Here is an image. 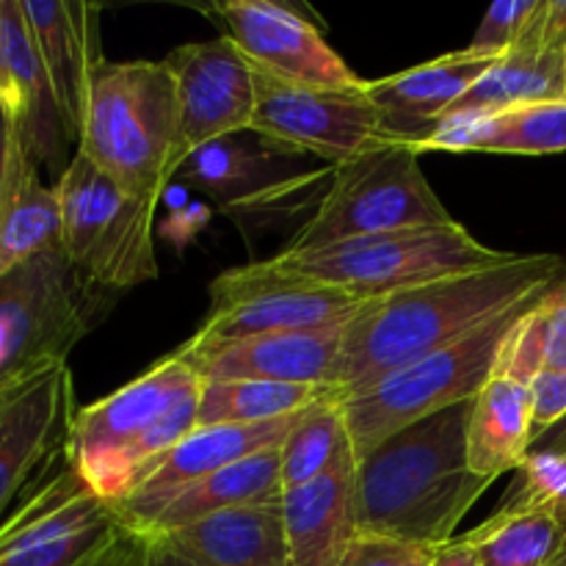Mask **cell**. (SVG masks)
<instances>
[{
  "label": "cell",
  "instance_id": "obj_1",
  "mask_svg": "<svg viewBox=\"0 0 566 566\" xmlns=\"http://www.w3.org/2000/svg\"><path fill=\"white\" fill-rule=\"evenodd\" d=\"M566 276L562 254H517L490 269L426 282L365 304L346 324L329 385L340 401L440 348L473 335L517 304L539 298Z\"/></svg>",
  "mask_w": 566,
  "mask_h": 566
},
{
  "label": "cell",
  "instance_id": "obj_2",
  "mask_svg": "<svg viewBox=\"0 0 566 566\" xmlns=\"http://www.w3.org/2000/svg\"><path fill=\"white\" fill-rule=\"evenodd\" d=\"M473 401L429 415L357 459V531L442 547L495 479L468 459Z\"/></svg>",
  "mask_w": 566,
  "mask_h": 566
},
{
  "label": "cell",
  "instance_id": "obj_3",
  "mask_svg": "<svg viewBox=\"0 0 566 566\" xmlns=\"http://www.w3.org/2000/svg\"><path fill=\"white\" fill-rule=\"evenodd\" d=\"M202 376L180 352L111 396L77 409L64 453L103 501L119 506L197 429Z\"/></svg>",
  "mask_w": 566,
  "mask_h": 566
},
{
  "label": "cell",
  "instance_id": "obj_4",
  "mask_svg": "<svg viewBox=\"0 0 566 566\" xmlns=\"http://www.w3.org/2000/svg\"><path fill=\"white\" fill-rule=\"evenodd\" d=\"M180 111L164 61H99L83 103L77 153L133 199L158 208L180 171Z\"/></svg>",
  "mask_w": 566,
  "mask_h": 566
},
{
  "label": "cell",
  "instance_id": "obj_5",
  "mask_svg": "<svg viewBox=\"0 0 566 566\" xmlns=\"http://www.w3.org/2000/svg\"><path fill=\"white\" fill-rule=\"evenodd\" d=\"M105 310V291L83 280L64 249L0 274V396L64 365Z\"/></svg>",
  "mask_w": 566,
  "mask_h": 566
},
{
  "label": "cell",
  "instance_id": "obj_6",
  "mask_svg": "<svg viewBox=\"0 0 566 566\" xmlns=\"http://www.w3.org/2000/svg\"><path fill=\"white\" fill-rule=\"evenodd\" d=\"M539 298L506 310L453 346L440 348V352L385 376L370 390L340 401L357 459L374 451L396 431L407 429L429 415L473 401L495 374L506 337Z\"/></svg>",
  "mask_w": 566,
  "mask_h": 566
},
{
  "label": "cell",
  "instance_id": "obj_7",
  "mask_svg": "<svg viewBox=\"0 0 566 566\" xmlns=\"http://www.w3.org/2000/svg\"><path fill=\"white\" fill-rule=\"evenodd\" d=\"M506 258H512V252L486 247L459 221L381 232V235L318 249H285L276 254V260L287 269L326 285L343 287L365 302L409 291L426 282L490 269Z\"/></svg>",
  "mask_w": 566,
  "mask_h": 566
},
{
  "label": "cell",
  "instance_id": "obj_8",
  "mask_svg": "<svg viewBox=\"0 0 566 566\" xmlns=\"http://www.w3.org/2000/svg\"><path fill=\"white\" fill-rule=\"evenodd\" d=\"M453 219L431 182L420 155L407 144L381 142L332 169L329 188L313 219L287 249H318L412 227L451 224Z\"/></svg>",
  "mask_w": 566,
  "mask_h": 566
},
{
  "label": "cell",
  "instance_id": "obj_9",
  "mask_svg": "<svg viewBox=\"0 0 566 566\" xmlns=\"http://www.w3.org/2000/svg\"><path fill=\"white\" fill-rule=\"evenodd\" d=\"M61 249L99 291H130L158 276L155 205L133 199L88 158L75 153L55 180Z\"/></svg>",
  "mask_w": 566,
  "mask_h": 566
},
{
  "label": "cell",
  "instance_id": "obj_10",
  "mask_svg": "<svg viewBox=\"0 0 566 566\" xmlns=\"http://www.w3.org/2000/svg\"><path fill=\"white\" fill-rule=\"evenodd\" d=\"M365 304V298L298 274L276 258L260 260L216 276L208 315L188 343L219 346L258 335L326 329L348 324Z\"/></svg>",
  "mask_w": 566,
  "mask_h": 566
},
{
  "label": "cell",
  "instance_id": "obj_11",
  "mask_svg": "<svg viewBox=\"0 0 566 566\" xmlns=\"http://www.w3.org/2000/svg\"><path fill=\"white\" fill-rule=\"evenodd\" d=\"M122 525L114 503L81 479L61 448L36 490L0 525V566H86Z\"/></svg>",
  "mask_w": 566,
  "mask_h": 566
},
{
  "label": "cell",
  "instance_id": "obj_12",
  "mask_svg": "<svg viewBox=\"0 0 566 566\" xmlns=\"http://www.w3.org/2000/svg\"><path fill=\"white\" fill-rule=\"evenodd\" d=\"M254 86L252 130L291 153L324 160L329 169L385 142L381 114L365 88L368 81L357 88H326L254 70Z\"/></svg>",
  "mask_w": 566,
  "mask_h": 566
},
{
  "label": "cell",
  "instance_id": "obj_13",
  "mask_svg": "<svg viewBox=\"0 0 566 566\" xmlns=\"http://www.w3.org/2000/svg\"><path fill=\"white\" fill-rule=\"evenodd\" d=\"M164 64L169 66L177 88L180 166L205 144L252 130L258 105L254 66L232 39L180 44L166 55Z\"/></svg>",
  "mask_w": 566,
  "mask_h": 566
},
{
  "label": "cell",
  "instance_id": "obj_14",
  "mask_svg": "<svg viewBox=\"0 0 566 566\" xmlns=\"http://www.w3.org/2000/svg\"><path fill=\"white\" fill-rule=\"evenodd\" d=\"M213 14L254 70L304 86H365L363 77L332 50L318 25L291 6L274 0H227L213 6Z\"/></svg>",
  "mask_w": 566,
  "mask_h": 566
},
{
  "label": "cell",
  "instance_id": "obj_15",
  "mask_svg": "<svg viewBox=\"0 0 566 566\" xmlns=\"http://www.w3.org/2000/svg\"><path fill=\"white\" fill-rule=\"evenodd\" d=\"M70 365H55L0 396V525L33 475L66 446L75 418Z\"/></svg>",
  "mask_w": 566,
  "mask_h": 566
},
{
  "label": "cell",
  "instance_id": "obj_16",
  "mask_svg": "<svg viewBox=\"0 0 566 566\" xmlns=\"http://www.w3.org/2000/svg\"><path fill=\"white\" fill-rule=\"evenodd\" d=\"M346 324L326 329L258 335L219 346H180L202 381H280V385H329L340 357ZM332 387V385H329Z\"/></svg>",
  "mask_w": 566,
  "mask_h": 566
},
{
  "label": "cell",
  "instance_id": "obj_17",
  "mask_svg": "<svg viewBox=\"0 0 566 566\" xmlns=\"http://www.w3.org/2000/svg\"><path fill=\"white\" fill-rule=\"evenodd\" d=\"M296 420L298 415L260 426H197L155 464L147 481L116 506L122 523L127 528H147L149 520L177 490L241 459L282 446Z\"/></svg>",
  "mask_w": 566,
  "mask_h": 566
},
{
  "label": "cell",
  "instance_id": "obj_18",
  "mask_svg": "<svg viewBox=\"0 0 566 566\" xmlns=\"http://www.w3.org/2000/svg\"><path fill=\"white\" fill-rule=\"evenodd\" d=\"M0 31H3L6 70H9L6 108L14 119L25 153L36 160L39 169H48L59 180L70 166L66 149L75 138L66 130L53 83L39 59L20 0H0Z\"/></svg>",
  "mask_w": 566,
  "mask_h": 566
},
{
  "label": "cell",
  "instance_id": "obj_19",
  "mask_svg": "<svg viewBox=\"0 0 566 566\" xmlns=\"http://www.w3.org/2000/svg\"><path fill=\"white\" fill-rule=\"evenodd\" d=\"M497 61L479 59L468 50L440 55L426 64L409 66L381 81H368V97L381 114L385 142L415 144L423 142L442 122L453 103L473 88Z\"/></svg>",
  "mask_w": 566,
  "mask_h": 566
},
{
  "label": "cell",
  "instance_id": "obj_20",
  "mask_svg": "<svg viewBox=\"0 0 566 566\" xmlns=\"http://www.w3.org/2000/svg\"><path fill=\"white\" fill-rule=\"evenodd\" d=\"M20 3L39 59L53 83L66 130L77 142L88 81L94 66L103 61L97 36L99 9L92 3H59V0H20Z\"/></svg>",
  "mask_w": 566,
  "mask_h": 566
},
{
  "label": "cell",
  "instance_id": "obj_21",
  "mask_svg": "<svg viewBox=\"0 0 566 566\" xmlns=\"http://www.w3.org/2000/svg\"><path fill=\"white\" fill-rule=\"evenodd\" d=\"M357 453L343 457L329 473L310 484L285 490V523L291 566H340L357 531Z\"/></svg>",
  "mask_w": 566,
  "mask_h": 566
},
{
  "label": "cell",
  "instance_id": "obj_22",
  "mask_svg": "<svg viewBox=\"0 0 566 566\" xmlns=\"http://www.w3.org/2000/svg\"><path fill=\"white\" fill-rule=\"evenodd\" d=\"M296 158L304 155L291 153L254 130H243L199 147L197 153L188 155L177 177L219 202L249 205L296 186L302 177L285 171L287 160Z\"/></svg>",
  "mask_w": 566,
  "mask_h": 566
},
{
  "label": "cell",
  "instance_id": "obj_23",
  "mask_svg": "<svg viewBox=\"0 0 566 566\" xmlns=\"http://www.w3.org/2000/svg\"><path fill=\"white\" fill-rule=\"evenodd\" d=\"M415 153L558 155L566 153V99L531 103L486 116H459L437 125Z\"/></svg>",
  "mask_w": 566,
  "mask_h": 566
},
{
  "label": "cell",
  "instance_id": "obj_24",
  "mask_svg": "<svg viewBox=\"0 0 566 566\" xmlns=\"http://www.w3.org/2000/svg\"><path fill=\"white\" fill-rule=\"evenodd\" d=\"M164 536L199 566H291L282 503L210 514Z\"/></svg>",
  "mask_w": 566,
  "mask_h": 566
},
{
  "label": "cell",
  "instance_id": "obj_25",
  "mask_svg": "<svg viewBox=\"0 0 566 566\" xmlns=\"http://www.w3.org/2000/svg\"><path fill=\"white\" fill-rule=\"evenodd\" d=\"M534 440V398L531 385L506 374H492L473 398L468 423L470 468L486 479L520 470Z\"/></svg>",
  "mask_w": 566,
  "mask_h": 566
},
{
  "label": "cell",
  "instance_id": "obj_26",
  "mask_svg": "<svg viewBox=\"0 0 566 566\" xmlns=\"http://www.w3.org/2000/svg\"><path fill=\"white\" fill-rule=\"evenodd\" d=\"M282 495H285V490H282V459L280 446H276L177 490L149 520L147 528L138 531L171 534V531L186 528V525L210 517V514L241 506L282 503Z\"/></svg>",
  "mask_w": 566,
  "mask_h": 566
},
{
  "label": "cell",
  "instance_id": "obj_27",
  "mask_svg": "<svg viewBox=\"0 0 566 566\" xmlns=\"http://www.w3.org/2000/svg\"><path fill=\"white\" fill-rule=\"evenodd\" d=\"M61 249V205L55 186H44L39 166L17 136L9 180L0 199V274L36 254Z\"/></svg>",
  "mask_w": 566,
  "mask_h": 566
},
{
  "label": "cell",
  "instance_id": "obj_28",
  "mask_svg": "<svg viewBox=\"0 0 566 566\" xmlns=\"http://www.w3.org/2000/svg\"><path fill=\"white\" fill-rule=\"evenodd\" d=\"M556 99H566V53L517 48L497 61L481 81H475L473 88L448 108L442 122Z\"/></svg>",
  "mask_w": 566,
  "mask_h": 566
},
{
  "label": "cell",
  "instance_id": "obj_29",
  "mask_svg": "<svg viewBox=\"0 0 566 566\" xmlns=\"http://www.w3.org/2000/svg\"><path fill=\"white\" fill-rule=\"evenodd\" d=\"M340 392L329 385L280 381H202L197 426H260L307 412ZM343 398V396H340Z\"/></svg>",
  "mask_w": 566,
  "mask_h": 566
},
{
  "label": "cell",
  "instance_id": "obj_30",
  "mask_svg": "<svg viewBox=\"0 0 566 566\" xmlns=\"http://www.w3.org/2000/svg\"><path fill=\"white\" fill-rule=\"evenodd\" d=\"M464 536L481 566H553L562 556L566 525L545 509H497Z\"/></svg>",
  "mask_w": 566,
  "mask_h": 566
},
{
  "label": "cell",
  "instance_id": "obj_31",
  "mask_svg": "<svg viewBox=\"0 0 566 566\" xmlns=\"http://www.w3.org/2000/svg\"><path fill=\"white\" fill-rule=\"evenodd\" d=\"M348 453H354V446L343 418L340 396L315 403L298 415L296 426L280 446L282 490H296L321 479Z\"/></svg>",
  "mask_w": 566,
  "mask_h": 566
},
{
  "label": "cell",
  "instance_id": "obj_32",
  "mask_svg": "<svg viewBox=\"0 0 566 566\" xmlns=\"http://www.w3.org/2000/svg\"><path fill=\"white\" fill-rule=\"evenodd\" d=\"M539 9L542 0H501V3H495L486 11L473 42L464 50L479 55V59H506L512 50L523 44L525 33H528L531 22L539 14Z\"/></svg>",
  "mask_w": 566,
  "mask_h": 566
},
{
  "label": "cell",
  "instance_id": "obj_33",
  "mask_svg": "<svg viewBox=\"0 0 566 566\" xmlns=\"http://www.w3.org/2000/svg\"><path fill=\"white\" fill-rule=\"evenodd\" d=\"M86 566H199L182 556L169 536L122 525L114 539Z\"/></svg>",
  "mask_w": 566,
  "mask_h": 566
},
{
  "label": "cell",
  "instance_id": "obj_34",
  "mask_svg": "<svg viewBox=\"0 0 566 566\" xmlns=\"http://www.w3.org/2000/svg\"><path fill=\"white\" fill-rule=\"evenodd\" d=\"M437 547L412 545V542L387 539V536L357 534L340 566H429Z\"/></svg>",
  "mask_w": 566,
  "mask_h": 566
},
{
  "label": "cell",
  "instance_id": "obj_35",
  "mask_svg": "<svg viewBox=\"0 0 566 566\" xmlns=\"http://www.w3.org/2000/svg\"><path fill=\"white\" fill-rule=\"evenodd\" d=\"M542 370H566V276L534 307Z\"/></svg>",
  "mask_w": 566,
  "mask_h": 566
},
{
  "label": "cell",
  "instance_id": "obj_36",
  "mask_svg": "<svg viewBox=\"0 0 566 566\" xmlns=\"http://www.w3.org/2000/svg\"><path fill=\"white\" fill-rule=\"evenodd\" d=\"M531 398H534V440H539L545 431L566 418V370H539L531 381Z\"/></svg>",
  "mask_w": 566,
  "mask_h": 566
},
{
  "label": "cell",
  "instance_id": "obj_37",
  "mask_svg": "<svg viewBox=\"0 0 566 566\" xmlns=\"http://www.w3.org/2000/svg\"><path fill=\"white\" fill-rule=\"evenodd\" d=\"M520 48L566 53V0H542L539 14L531 22Z\"/></svg>",
  "mask_w": 566,
  "mask_h": 566
},
{
  "label": "cell",
  "instance_id": "obj_38",
  "mask_svg": "<svg viewBox=\"0 0 566 566\" xmlns=\"http://www.w3.org/2000/svg\"><path fill=\"white\" fill-rule=\"evenodd\" d=\"M429 566H481L479 556H475V547L468 536H453L451 542H446L442 547H437L434 556H431Z\"/></svg>",
  "mask_w": 566,
  "mask_h": 566
},
{
  "label": "cell",
  "instance_id": "obj_39",
  "mask_svg": "<svg viewBox=\"0 0 566 566\" xmlns=\"http://www.w3.org/2000/svg\"><path fill=\"white\" fill-rule=\"evenodd\" d=\"M14 144H17L14 119H11L9 108H6L3 99H0V199H3L6 180H9V166H11V155H14Z\"/></svg>",
  "mask_w": 566,
  "mask_h": 566
},
{
  "label": "cell",
  "instance_id": "obj_40",
  "mask_svg": "<svg viewBox=\"0 0 566 566\" xmlns=\"http://www.w3.org/2000/svg\"><path fill=\"white\" fill-rule=\"evenodd\" d=\"M528 453H566V418L562 423L553 426L551 431H545V434L539 437V440H534V446H531Z\"/></svg>",
  "mask_w": 566,
  "mask_h": 566
}]
</instances>
